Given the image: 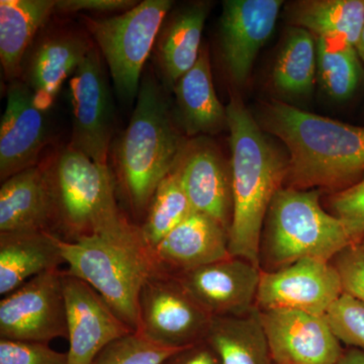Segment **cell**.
<instances>
[{"mask_svg":"<svg viewBox=\"0 0 364 364\" xmlns=\"http://www.w3.org/2000/svg\"><path fill=\"white\" fill-rule=\"evenodd\" d=\"M58 235L49 230L0 232V294L6 296L36 275L65 263Z\"/></svg>","mask_w":364,"mask_h":364,"instance_id":"19","label":"cell"},{"mask_svg":"<svg viewBox=\"0 0 364 364\" xmlns=\"http://www.w3.org/2000/svg\"><path fill=\"white\" fill-rule=\"evenodd\" d=\"M183 148L161 88L152 76H146L116 151L119 183L134 213L147 212L155 191L176 168Z\"/></svg>","mask_w":364,"mask_h":364,"instance_id":"4","label":"cell"},{"mask_svg":"<svg viewBox=\"0 0 364 364\" xmlns=\"http://www.w3.org/2000/svg\"><path fill=\"white\" fill-rule=\"evenodd\" d=\"M136 4V1H130V0H58L56 1V11L112 13V11H129Z\"/></svg>","mask_w":364,"mask_h":364,"instance_id":"35","label":"cell"},{"mask_svg":"<svg viewBox=\"0 0 364 364\" xmlns=\"http://www.w3.org/2000/svg\"><path fill=\"white\" fill-rule=\"evenodd\" d=\"M193 212L178 173L173 169L158 186L146 212L145 221L140 226L146 243L154 249Z\"/></svg>","mask_w":364,"mask_h":364,"instance_id":"29","label":"cell"},{"mask_svg":"<svg viewBox=\"0 0 364 364\" xmlns=\"http://www.w3.org/2000/svg\"><path fill=\"white\" fill-rule=\"evenodd\" d=\"M0 338L49 344L68 340L62 270L36 275L0 301Z\"/></svg>","mask_w":364,"mask_h":364,"instance_id":"9","label":"cell"},{"mask_svg":"<svg viewBox=\"0 0 364 364\" xmlns=\"http://www.w3.org/2000/svg\"><path fill=\"white\" fill-rule=\"evenodd\" d=\"M227 114L233 191L229 251L259 267L265 218L286 182L289 157L265 135L240 97L232 95Z\"/></svg>","mask_w":364,"mask_h":364,"instance_id":"2","label":"cell"},{"mask_svg":"<svg viewBox=\"0 0 364 364\" xmlns=\"http://www.w3.org/2000/svg\"><path fill=\"white\" fill-rule=\"evenodd\" d=\"M195 212L210 215L230 230L233 215L231 165L207 142L184 146L176 168Z\"/></svg>","mask_w":364,"mask_h":364,"instance_id":"17","label":"cell"},{"mask_svg":"<svg viewBox=\"0 0 364 364\" xmlns=\"http://www.w3.org/2000/svg\"><path fill=\"white\" fill-rule=\"evenodd\" d=\"M68 364H90L105 346L135 332L85 282L62 270Z\"/></svg>","mask_w":364,"mask_h":364,"instance_id":"14","label":"cell"},{"mask_svg":"<svg viewBox=\"0 0 364 364\" xmlns=\"http://www.w3.org/2000/svg\"><path fill=\"white\" fill-rule=\"evenodd\" d=\"M338 364H364V352L347 347Z\"/></svg>","mask_w":364,"mask_h":364,"instance_id":"37","label":"cell"},{"mask_svg":"<svg viewBox=\"0 0 364 364\" xmlns=\"http://www.w3.org/2000/svg\"><path fill=\"white\" fill-rule=\"evenodd\" d=\"M172 277L213 317H240L257 308L261 268L243 258L231 256Z\"/></svg>","mask_w":364,"mask_h":364,"instance_id":"13","label":"cell"},{"mask_svg":"<svg viewBox=\"0 0 364 364\" xmlns=\"http://www.w3.org/2000/svg\"><path fill=\"white\" fill-rule=\"evenodd\" d=\"M174 92L188 135L217 134L228 127L227 107L215 93L207 47L200 49L195 66L178 79Z\"/></svg>","mask_w":364,"mask_h":364,"instance_id":"21","label":"cell"},{"mask_svg":"<svg viewBox=\"0 0 364 364\" xmlns=\"http://www.w3.org/2000/svg\"><path fill=\"white\" fill-rule=\"evenodd\" d=\"M318 76L334 100H348L358 90L363 70L355 47L338 40L317 38Z\"/></svg>","mask_w":364,"mask_h":364,"instance_id":"28","label":"cell"},{"mask_svg":"<svg viewBox=\"0 0 364 364\" xmlns=\"http://www.w3.org/2000/svg\"><path fill=\"white\" fill-rule=\"evenodd\" d=\"M355 49L356 52H358L359 58L363 60L364 62V25L363 31H361L360 36H359L358 44L355 46Z\"/></svg>","mask_w":364,"mask_h":364,"instance_id":"38","label":"cell"},{"mask_svg":"<svg viewBox=\"0 0 364 364\" xmlns=\"http://www.w3.org/2000/svg\"><path fill=\"white\" fill-rule=\"evenodd\" d=\"M153 252L162 272L179 274L231 257L229 231L210 215L193 212Z\"/></svg>","mask_w":364,"mask_h":364,"instance_id":"18","label":"cell"},{"mask_svg":"<svg viewBox=\"0 0 364 364\" xmlns=\"http://www.w3.org/2000/svg\"><path fill=\"white\" fill-rule=\"evenodd\" d=\"M172 4L170 0H145L112 18H83L122 97L138 95L144 64Z\"/></svg>","mask_w":364,"mask_h":364,"instance_id":"7","label":"cell"},{"mask_svg":"<svg viewBox=\"0 0 364 364\" xmlns=\"http://www.w3.org/2000/svg\"><path fill=\"white\" fill-rule=\"evenodd\" d=\"M60 238L85 237L123 229L130 222L117 208L111 169L67 146L44 166Z\"/></svg>","mask_w":364,"mask_h":364,"instance_id":"6","label":"cell"},{"mask_svg":"<svg viewBox=\"0 0 364 364\" xmlns=\"http://www.w3.org/2000/svg\"><path fill=\"white\" fill-rule=\"evenodd\" d=\"M273 364H338L345 348L325 316L259 310Z\"/></svg>","mask_w":364,"mask_h":364,"instance_id":"12","label":"cell"},{"mask_svg":"<svg viewBox=\"0 0 364 364\" xmlns=\"http://www.w3.org/2000/svg\"><path fill=\"white\" fill-rule=\"evenodd\" d=\"M287 20L317 38L355 47L364 25V0H301L289 4Z\"/></svg>","mask_w":364,"mask_h":364,"instance_id":"24","label":"cell"},{"mask_svg":"<svg viewBox=\"0 0 364 364\" xmlns=\"http://www.w3.org/2000/svg\"><path fill=\"white\" fill-rule=\"evenodd\" d=\"M208 14L207 4L186 7L172 18L163 33L159 61L163 76L169 85H176L178 79L198 61Z\"/></svg>","mask_w":364,"mask_h":364,"instance_id":"26","label":"cell"},{"mask_svg":"<svg viewBox=\"0 0 364 364\" xmlns=\"http://www.w3.org/2000/svg\"><path fill=\"white\" fill-rule=\"evenodd\" d=\"M68 269L90 284L132 329L138 331L139 298L144 284L162 272L153 249L146 243L140 226L130 224L123 229L77 241L59 237Z\"/></svg>","mask_w":364,"mask_h":364,"instance_id":"3","label":"cell"},{"mask_svg":"<svg viewBox=\"0 0 364 364\" xmlns=\"http://www.w3.org/2000/svg\"><path fill=\"white\" fill-rule=\"evenodd\" d=\"M177 350L154 343L135 331L105 346L90 364H161Z\"/></svg>","mask_w":364,"mask_h":364,"instance_id":"30","label":"cell"},{"mask_svg":"<svg viewBox=\"0 0 364 364\" xmlns=\"http://www.w3.org/2000/svg\"><path fill=\"white\" fill-rule=\"evenodd\" d=\"M261 128L289 151L286 186L343 191L364 176V127L352 126L272 100L259 112Z\"/></svg>","mask_w":364,"mask_h":364,"instance_id":"1","label":"cell"},{"mask_svg":"<svg viewBox=\"0 0 364 364\" xmlns=\"http://www.w3.org/2000/svg\"><path fill=\"white\" fill-rule=\"evenodd\" d=\"M161 364H222L219 356L205 340L179 349Z\"/></svg>","mask_w":364,"mask_h":364,"instance_id":"36","label":"cell"},{"mask_svg":"<svg viewBox=\"0 0 364 364\" xmlns=\"http://www.w3.org/2000/svg\"><path fill=\"white\" fill-rule=\"evenodd\" d=\"M330 207L332 214L346 224L355 240L360 241L364 236V176L358 183L333 193Z\"/></svg>","mask_w":364,"mask_h":364,"instance_id":"34","label":"cell"},{"mask_svg":"<svg viewBox=\"0 0 364 364\" xmlns=\"http://www.w3.org/2000/svg\"><path fill=\"white\" fill-rule=\"evenodd\" d=\"M51 193L44 166L31 167L2 182L0 232L52 231Z\"/></svg>","mask_w":364,"mask_h":364,"instance_id":"20","label":"cell"},{"mask_svg":"<svg viewBox=\"0 0 364 364\" xmlns=\"http://www.w3.org/2000/svg\"><path fill=\"white\" fill-rule=\"evenodd\" d=\"M205 340L222 364H273L258 308L240 317H213Z\"/></svg>","mask_w":364,"mask_h":364,"instance_id":"25","label":"cell"},{"mask_svg":"<svg viewBox=\"0 0 364 364\" xmlns=\"http://www.w3.org/2000/svg\"><path fill=\"white\" fill-rule=\"evenodd\" d=\"M317 74L315 36L305 28L291 26L273 65V85L287 97H305L312 92Z\"/></svg>","mask_w":364,"mask_h":364,"instance_id":"27","label":"cell"},{"mask_svg":"<svg viewBox=\"0 0 364 364\" xmlns=\"http://www.w3.org/2000/svg\"><path fill=\"white\" fill-rule=\"evenodd\" d=\"M212 318L176 277L160 272L141 291L136 332L161 346L181 349L203 341Z\"/></svg>","mask_w":364,"mask_h":364,"instance_id":"8","label":"cell"},{"mask_svg":"<svg viewBox=\"0 0 364 364\" xmlns=\"http://www.w3.org/2000/svg\"><path fill=\"white\" fill-rule=\"evenodd\" d=\"M0 364H68V354L46 343L0 338Z\"/></svg>","mask_w":364,"mask_h":364,"instance_id":"33","label":"cell"},{"mask_svg":"<svg viewBox=\"0 0 364 364\" xmlns=\"http://www.w3.org/2000/svg\"><path fill=\"white\" fill-rule=\"evenodd\" d=\"M320 189L282 186L268 208L261 235L259 267L275 272L304 258L331 261L355 240L346 224L326 212Z\"/></svg>","mask_w":364,"mask_h":364,"instance_id":"5","label":"cell"},{"mask_svg":"<svg viewBox=\"0 0 364 364\" xmlns=\"http://www.w3.org/2000/svg\"><path fill=\"white\" fill-rule=\"evenodd\" d=\"M359 242H360L361 245H363L364 247V236L363 237V238L360 239V241Z\"/></svg>","mask_w":364,"mask_h":364,"instance_id":"39","label":"cell"},{"mask_svg":"<svg viewBox=\"0 0 364 364\" xmlns=\"http://www.w3.org/2000/svg\"><path fill=\"white\" fill-rule=\"evenodd\" d=\"M341 282L342 291L364 304V247L354 242L332 258Z\"/></svg>","mask_w":364,"mask_h":364,"instance_id":"32","label":"cell"},{"mask_svg":"<svg viewBox=\"0 0 364 364\" xmlns=\"http://www.w3.org/2000/svg\"><path fill=\"white\" fill-rule=\"evenodd\" d=\"M331 261L304 258L275 272H262L256 306L259 310L289 309L326 316L342 296Z\"/></svg>","mask_w":364,"mask_h":364,"instance_id":"11","label":"cell"},{"mask_svg":"<svg viewBox=\"0 0 364 364\" xmlns=\"http://www.w3.org/2000/svg\"><path fill=\"white\" fill-rule=\"evenodd\" d=\"M47 140V119L44 109L37 104L35 93L26 82L18 79L11 81L0 123L1 181L37 166Z\"/></svg>","mask_w":364,"mask_h":364,"instance_id":"16","label":"cell"},{"mask_svg":"<svg viewBox=\"0 0 364 364\" xmlns=\"http://www.w3.org/2000/svg\"><path fill=\"white\" fill-rule=\"evenodd\" d=\"M56 11V0L0 1V60L4 76L16 80L36 33Z\"/></svg>","mask_w":364,"mask_h":364,"instance_id":"23","label":"cell"},{"mask_svg":"<svg viewBox=\"0 0 364 364\" xmlns=\"http://www.w3.org/2000/svg\"><path fill=\"white\" fill-rule=\"evenodd\" d=\"M91 46L82 38L62 35L44 41L35 50L26 69V83L41 109H48L64 80L76 71Z\"/></svg>","mask_w":364,"mask_h":364,"instance_id":"22","label":"cell"},{"mask_svg":"<svg viewBox=\"0 0 364 364\" xmlns=\"http://www.w3.org/2000/svg\"><path fill=\"white\" fill-rule=\"evenodd\" d=\"M282 0H227L223 4L220 40L230 77L243 85L256 56L274 31Z\"/></svg>","mask_w":364,"mask_h":364,"instance_id":"15","label":"cell"},{"mask_svg":"<svg viewBox=\"0 0 364 364\" xmlns=\"http://www.w3.org/2000/svg\"><path fill=\"white\" fill-rule=\"evenodd\" d=\"M70 88L73 130L69 146L93 162L109 166L114 112L111 91L97 48H90L74 72Z\"/></svg>","mask_w":364,"mask_h":364,"instance_id":"10","label":"cell"},{"mask_svg":"<svg viewBox=\"0 0 364 364\" xmlns=\"http://www.w3.org/2000/svg\"><path fill=\"white\" fill-rule=\"evenodd\" d=\"M325 317L342 344L364 352L363 303L342 294Z\"/></svg>","mask_w":364,"mask_h":364,"instance_id":"31","label":"cell"}]
</instances>
